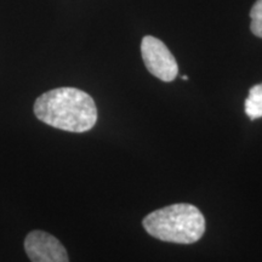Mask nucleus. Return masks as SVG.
<instances>
[{
  "label": "nucleus",
  "instance_id": "39448f33",
  "mask_svg": "<svg viewBox=\"0 0 262 262\" xmlns=\"http://www.w3.org/2000/svg\"><path fill=\"white\" fill-rule=\"evenodd\" d=\"M245 113L253 120L262 117V83L255 85L249 91L245 100Z\"/></svg>",
  "mask_w": 262,
  "mask_h": 262
},
{
  "label": "nucleus",
  "instance_id": "423d86ee",
  "mask_svg": "<svg viewBox=\"0 0 262 262\" xmlns=\"http://www.w3.org/2000/svg\"><path fill=\"white\" fill-rule=\"evenodd\" d=\"M250 29L254 35L262 38V0H256L250 10Z\"/></svg>",
  "mask_w": 262,
  "mask_h": 262
},
{
  "label": "nucleus",
  "instance_id": "f03ea898",
  "mask_svg": "<svg viewBox=\"0 0 262 262\" xmlns=\"http://www.w3.org/2000/svg\"><path fill=\"white\" fill-rule=\"evenodd\" d=\"M143 228L159 241L176 244L198 242L205 232V219L191 204H173L150 212L143 219Z\"/></svg>",
  "mask_w": 262,
  "mask_h": 262
},
{
  "label": "nucleus",
  "instance_id": "f257e3e1",
  "mask_svg": "<svg viewBox=\"0 0 262 262\" xmlns=\"http://www.w3.org/2000/svg\"><path fill=\"white\" fill-rule=\"evenodd\" d=\"M34 114L56 129L85 133L97 122V108L89 94L75 88H57L35 100Z\"/></svg>",
  "mask_w": 262,
  "mask_h": 262
},
{
  "label": "nucleus",
  "instance_id": "20e7f679",
  "mask_svg": "<svg viewBox=\"0 0 262 262\" xmlns=\"http://www.w3.org/2000/svg\"><path fill=\"white\" fill-rule=\"evenodd\" d=\"M25 250L32 262H70L61 242L47 232L28 233L25 239Z\"/></svg>",
  "mask_w": 262,
  "mask_h": 262
},
{
  "label": "nucleus",
  "instance_id": "7ed1b4c3",
  "mask_svg": "<svg viewBox=\"0 0 262 262\" xmlns=\"http://www.w3.org/2000/svg\"><path fill=\"white\" fill-rule=\"evenodd\" d=\"M141 55L150 74L162 81H172L178 77L179 66L165 44L152 35H147L141 42Z\"/></svg>",
  "mask_w": 262,
  "mask_h": 262
}]
</instances>
